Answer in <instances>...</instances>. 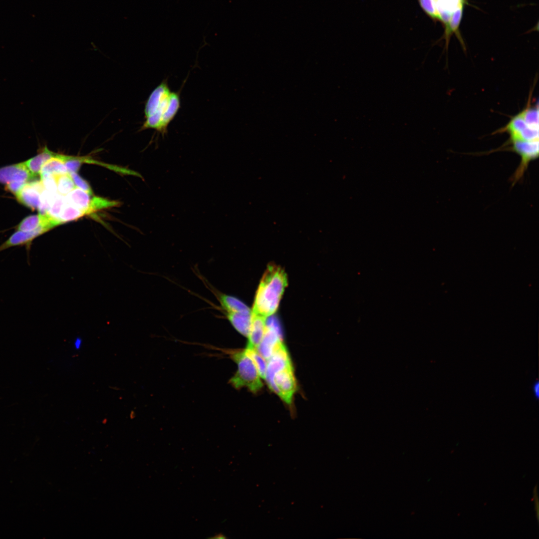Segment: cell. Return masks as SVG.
Listing matches in <instances>:
<instances>
[{
    "label": "cell",
    "mask_w": 539,
    "mask_h": 539,
    "mask_svg": "<svg viewBox=\"0 0 539 539\" xmlns=\"http://www.w3.org/2000/svg\"><path fill=\"white\" fill-rule=\"evenodd\" d=\"M180 107V92L171 91L167 80H163L147 99L144 109L145 121L140 130L153 129L164 138L169 124Z\"/></svg>",
    "instance_id": "cell-1"
},
{
    "label": "cell",
    "mask_w": 539,
    "mask_h": 539,
    "mask_svg": "<svg viewBox=\"0 0 539 539\" xmlns=\"http://www.w3.org/2000/svg\"><path fill=\"white\" fill-rule=\"evenodd\" d=\"M218 300L221 307L226 313H250L249 307L238 298L224 293H220Z\"/></svg>",
    "instance_id": "cell-14"
},
{
    "label": "cell",
    "mask_w": 539,
    "mask_h": 539,
    "mask_svg": "<svg viewBox=\"0 0 539 539\" xmlns=\"http://www.w3.org/2000/svg\"><path fill=\"white\" fill-rule=\"evenodd\" d=\"M226 316L235 329L240 334L248 337L250 331L252 313H226Z\"/></svg>",
    "instance_id": "cell-15"
},
{
    "label": "cell",
    "mask_w": 539,
    "mask_h": 539,
    "mask_svg": "<svg viewBox=\"0 0 539 539\" xmlns=\"http://www.w3.org/2000/svg\"><path fill=\"white\" fill-rule=\"evenodd\" d=\"M51 224L54 227L60 225L56 220L51 218L47 214H40L31 215L26 217L23 219L17 226V231H31L35 230L41 225Z\"/></svg>",
    "instance_id": "cell-12"
},
{
    "label": "cell",
    "mask_w": 539,
    "mask_h": 539,
    "mask_svg": "<svg viewBox=\"0 0 539 539\" xmlns=\"http://www.w3.org/2000/svg\"><path fill=\"white\" fill-rule=\"evenodd\" d=\"M253 360L262 379H265L267 367V360L256 348H245Z\"/></svg>",
    "instance_id": "cell-20"
},
{
    "label": "cell",
    "mask_w": 539,
    "mask_h": 539,
    "mask_svg": "<svg viewBox=\"0 0 539 539\" xmlns=\"http://www.w3.org/2000/svg\"><path fill=\"white\" fill-rule=\"evenodd\" d=\"M53 176L56 179L57 190L59 194L66 195L76 188L69 173Z\"/></svg>",
    "instance_id": "cell-19"
},
{
    "label": "cell",
    "mask_w": 539,
    "mask_h": 539,
    "mask_svg": "<svg viewBox=\"0 0 539 539\" xmlns=\"http://www.w3.org/2000/svg\"><path fill=\"white\" fill-rule=\"evenodd\" d=\"M533 499L534 501L535 509L536 512V517L538 522L539 521V500L537 494V485H536L533 491Z\"/></svg>",
    "instance_id": "cell-28"
},
{
    "label": "cell",
    "mask_w": 539,
    "mask_h": 539,
    "mask_svg": "<svg viewBox=\"0 0 539 539\" xmlns=\"http://www.w3.org/2000/svg\"><path fill=\"white\" fill-rule=\"evenodd\" d=\"M69 174L76 187L84 191L91 196L93 195L92 190L86 180L78 175L76 172L70 173Z\"/></svg>",
    "instance_id": "cell-25"
},
{
    "label": "cell",
    "mask_w": 539,
    "mask_h": 539,
    "mask_svg": "<svg viewBox=\"0 0 539 539\" xmlns=\"http://www.w3.org/2000/svg\"><path fill=\"white\" fill-rule=\"evenodd\" d=\"M230 355L237 365V370L230 383L236 389L246 387L256 393L263 387L261 377L246 349L230 351Z\"/></svg>",
    "instance_id": "cell-3"
},
{
    "label": "cell",
    "mask_w": 539,
    "mask_h": 539,
    "mask_svg": "<svg viewBox=\"0 0 539 539\" xmlns=\"http://www.w3.org/2000/svg\"><path fill=\"white\" fill-rule=\"evenodd\" d=\"M266 382L269 388L285 403H291L296 388L292 365L277 371Z\"/></svg>",
    "instance_id": "cell-4"
},
{
    "label": "cell",
    "mask_w": 539,
    "mask_h": 539,
    "mask_svg": "<svg viewBox=\"0 0 539 539\" xmlns=\"http://www.w3.org/2000/svg\"><path fill=\"white\" fill-rule=\"evenodd\" d=\"M89 194L84 191L74 188L64 197L65 201L83 211L85 215H88L91 198Z\"/></svg>",
    "instance_id": "cell-13"
},
{
    "label": "cell",
    "mask_w": 539,
    "mask_h": 539,
    "mask_svg": "<svg viewBox=\"0 0 539 539\" xmlns=\"http://www.w3.org/2000/svg\"><path fill=\"white\" fill-rule=\"evenodd\" d=\"M64 162L60 154L56 153L55 156L46 161L42 166L39 176L41 179L50 176H57L67 173Z\"/></svg>",
    "instance_id": "cell-16"
},
{
    "label": "cell",
    "mask_w": 539,
    "mask_h": 539,
    "mask_svg": "<svg viewBox=\"0 0 539 539\" xmlns=\"http://www.w3.org/2000/svg\"><path fill=\"white\" fill-rule=\"evenodd\" d=\"M85 213L74 206L64 202L58 215L57 220L60 224L77 220L83 216Z\"/></svg>",
    "instance_id": "cell-18"
},
{
    "label": "cell",
    "mask_w": 539,
    "mask_h": 539,
    "mask_svg": "<svg viewBox=\"0 0 539 539\" xmlns=\"http://www.w3.org/2000/svg\"><path fill=\"white\" fill-rule=\"evenodd\" d=\"M53 228L54 227L52 224H47L31 231H17L0 245V252L11 247L19 246H25L27 250H29L32 241L35 238Z\"/></svg>",
    "instance_id": "cell-8"
},
{
    "label": "cell",
    "mask_w": 539,
    "mask_h": 539,
    "mask_svg": "<svg viewBox=\"0 0 539 539\" xmlns=\"http://www.w3.org/2000/svg\"><path fill=\"white\" fill-rule=\"evenodd\" d=\"M533 392L535 397L538 398L539 396V382L538 381H536L534 383L533 385Z\"/></svg>",
    "instance_id": "cell-29"
},
{
    "label": "cell",
    "mask_w": 539,
    "mask_h": 539,
    "mask_svg": "<svg viewBox=\"0 0 539 539\" xmlns=\"http://www.w3.org/2000/svg\"><path fill=\"white\" fill-rule=\"evenodd\" d=\"M36 177L27 169L24 162L0 168V183L9 184L13 182H28Z\"/></svg>",
    "instance_id": "cell-10"
},
{
    "label": "cell",
    "mask_w": 539,
    "mask_h": 539,
    "mask_svg": "<svg viewBox=\"0 0 539 539\" xmlns=\"http://www.w3.org/2000/svg\"><path fill=\"white\" fill-rule=\"evenodd\" d=\"M287 283L286 275L280 268L269 265L257 291L252 312L265 318L274 313Z\"/></svg>",
    "instance_id": "cell-2"
},
{
    "label": "cell",
    "mask_w": 539,
    "mask_h": 539,
    "mask_svg": "<svg viewBox=\"0 0 539 539\" xmlns=\"http://www.w3.org/2000/svg\"><path fill=\"white\" fill-rule=\"evenodd\" d=\"M463 4L458 6L452 13L447 26V29L450 32H456L458 29L461 22L462 14Z\"/></svg>",
    "instance_id": "cell-24"
},
{
    "label": "cell",
    "mask_w": 539,
    "mask_h": 539,
    "mask_svg": "<svg viewBox=\"0 0 539 539\" xmlns=\"http://www.w3.org/2000/svg\"><path fill=\"white\" fill-rule=\"evenodd\" d=\"M119 205L117 201H110L101 197L93 196L91 198L88 215L99 210L114 207Z\"/></svg>",
    "instance_id": "cell-22"
},
{
    "label": "cell",
    "mask_w": 539,
    "mask_h": 539,
    "mask_svg": "<svg viewBox=\"0 0 539 539\" xmlns=\"http://www.w3.org/2000/svg\"><path fill=\"white\" fill-rule=\"evenodd\" d=\"M27 182H13L6 184L7 189L15 195Z\"/></svg>",
    "instance_id": "cell-27"
},
{
    "label": "cell",
    "mask_w": 539,
    "mask_h": 539,
    "mask_svg": "<svg viewBox=\"0 0 539 539\" xmlns=\"http://www.w3.org/2000/svg\"><path fill=\"white\" fill-rule=\"evenodd\" d=\"M497 132L508 133L510 135V142L539 140V128L530 126L519 113Z\"/></svg>",
    "instance_id": "cell-6"
},
{
    "label": "cell",
    "mask_w": 539,
    "mask_h": 539,
    "mask_svg": "<svg viewBox=\"0 0 539 539\" xmlns=\"http://www.w3.org/2000/svg\"><path fill=\"white\" fill-rule=\"evenodd\" d=\"M212 539H226V537L222 534L215 535Z\"/></svg>",
    "instance_id": "cell-31"
},
{
    "label": "cell",
    "mask_w": 539,
    "mask_h": 539,
    "mask_svg": "<svg viewBox=\"0 0 539 539\" xmlns=\"http://www.w3.org/2000/svg\"><path fill=\"white\" fill-rule=\"evenodd\" d=\"M519 113L530 126L539 128L538 104L534 106H530L528 105Z\"/></svg>",
    "instance_id": "cell-21"
},
{
    "label": "cell",
    "mask_w": 539,
    "mask_h": 539,
    "mask_svg": "<svg viewBox=\"0 0 539 539\" xmlns=\"http://www.w3.org/2000/svg\"><path fill=\"white\" fill-rule=\"evenodd\" d=\"M282 342V332L277 319L274 317L267 318L265 332L256 349L268 360Z\"/></svg>",
    "instance_id": "cell-5"
},
{
    "label": "cell",
    "mask_w": 539,
    "mask_h": 539,
    "mask_svg": "<svg viewBox=\"0 0 539 539\" xmlns=\"http://www.w3.org/2000/svg\"><path fill=\"white\" fill-rule=\"evenodd\" d=\"M45 189L41 181L28 182L15 195L19 203L32 210H38L40 196Z\"/></svg>",
    "instance_id": "cell-9"
},
{
    "label": "cell",
    "mask_w": 539,
    "mask_h": 539,
    "mask_svg": "<svg viewBox=\"0 0 539 539\" xmlns=\"http://www.w3.org/2000/svg\"><path fill=\"white\" fill-rule=\"evenodd\" d=\"M511 149L521 157L520 164L514 176V183L523 177L530 162L539 156V140L511 141Z\"/></svg>",
    "instance_id": "cell-7"
},
{
    "label": "cell",
    "mask_w": 539,
    "mask_h": 539,
    "mask_svg": "<svg viewBox=\"0 0 539 539\" xmlns=\"http://www.w3.org/2000/svg\"><path fill=\"white\" fill-rule=\"evenodd\" d=\"M252 321L246 347L257 348L261 342L266 329L267 318L252 312Z\"/></svg>",
    "instance_id": "cell-11"
},
{
    "label": "cell",
    "mask_w": 539,
    "mask_h": 539,
    "mask_svg": "<svg viewBox=\"0 0 539 539\" xmlns=\"http://www.w3.org/2000/svg\"><path fill=\"white\" fill-rule=\"evenodd\" d=\"M65 202L63 195L56 194L51 206L46 214L57 220L61 209Z\"/></svg>",
    "instance_id": "cell-23"
},
{
    "label": "cell",
    "mask_w": 539,
    "mask_h": 539,
    "mask_svg": "<svg viewBox=\"0 0 539 539\" xmlns=\"http://www.w3.org/2000/svg\"><path fill=\"white\" fill-rule=\"evenodd\" d=\"M419 3L428 15L434 18L439 19L434 0H418Z\"/></svg>",
    "instance_id": "cell-26"
},
{
    "label": "cell",
    "mask_w": 539,
    "mask_h": 539,
    "mask_svg": "<svg viewBox=\"0 0 539 539\" xmlns=\"http://www.w3.org/2000/svg\"><path fill=\"white\" fill-rule=\"evenodd\" d=\"M55 155V153L51 151L45 146L36 156L24 162V163L29 171L37 177L39 175L43 165Z\"/></svg>",
    "instance_id": "cell-17"
},
{
    "label": "cell",
    "mask_w": 539,
    "mask_h": 539,
    "mask_svg": "<svg viewBox=\"0 0 539 539\" xmlns=\"http://www.w3.org/2000/svg\"><path fill=\"white\" fill-rule=\"evenodd\" d=\"M81 340L80 339H76L74 342V345L76 349H79L81 346Z\"/></svg>",
    "instance_id": "cell-30"
}]
</instances>
